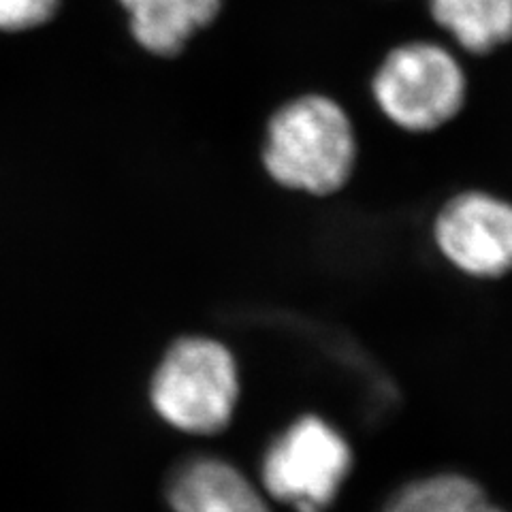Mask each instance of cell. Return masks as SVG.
<instances>
[{
    "label": "cell",
    "mask_w": 512,
    "mask_h": 512,
    "mask_svg": "<svg viewBox=\"0 0 512 512\" xmlns=\"http://www.w3.org/2000/svg\"><path fill=\"white\" fill-rule=\"evenodd\" d=\"M350 468L352 451L340 431L318 416H303L265 453L263 487L297 512H325Z\"/></svg>",
    "instance_id": "4"
},
{
    "label": "cell",
    "mask_w": 512,
    "mask_h": 512,
    "mask_svg": "<svg viewBox=\"0 0 512 512\" xmlns=\"http://www.w3.org/2000/svg\"><path fill=\"white\" fill-rule=\"evenodd\" d=\"M239 399V372L229 348L210 338L173 344L152 380V404L186 434H216L229 425Z\"/></svg>",
    "instance_id": "2"
},
{
    "label": "cell",
    "mask_w": 512,
    "mask_h": 512,
    "mask_svg": "<svg viewBox=\"0 0 512 512\" xmlns=\"http://www.w3.org/2000/svg\"><path fill=\"white\" fill-rule=\"evenodd\" d=\"M384 512H504L493 506L476 483L463 476L442 474L404 487Z\"/></svg>",
    "instance_id": "8"
},
{
    "label": "cell",
    "mask_w": 512,
    "mask_h": 512,
    "mask_svg": "<svg viewBox=\"0 0 512 512\" xmlns=\"http://www.w3.org/2000/svg\"><path fill=\"white\" fill-rule=\"evenodd\" d=\"M434 20L472 54L512 41V0H429Z\"/></svg>",
    "instance_id": "7"
},
{
    "label": "cell",
    "mask_w": 512,
    "mask_h": 512,
    "mask_svg": "<svg viewBox=\"0 0 512 512\" xmlns=\"http://www.w3.org/2000/svg\"><path fill=\"white\" fill-rule=\"evenodd\" d=\"M376 103L393 124L427 133L451 122L466 101V75L453 54L436 43L393 50L374 77Z\"/></svg>",
    "instance_id": "3"
},
{
    "label": "cell",
    "mask_w": 512,
    "mask_h": 512,
    "mask_svg": "<svg viewBox=\"0 0 512 512\" xmlns=\"http://www.w3.org/2000/svg\"><path fill=\"white\" fill-rule=\"evenodd\" d=\"M122 5L131 13L135 39L158 56L180 54L220 13V0H122Z\"/></svg>",
    "instance_id": "6"
},
{
    "label": "cell",
    "mask_w": 512,
    "mask_h": 512,
    "mask_svg": "<svg viewBox=\"0 0 512 512\" xmlns=\"http://www.w3.org/2000/svg\"><path fill=\"white\" fill-rule=\"evenodd\" d=\"M58 0H0V30H20L45 22Z\"/></svg>",
    "instance_id": "9"
},
{
    "label": "cell",
    "mask_w": 512,
    "mask_h": 512,
    "mask_svg": "<svg viewBox=\"0 0 512 512\" xmlns=\"http://www.w3.org/2000/svg\"><path fill=\"white\" fill-rule=\"evenodd\" d=\"M201 512H271L259 489L237 491L227 498L203 508Z\"/></svg>",
    "instance_id": "10"
},
{
    "label": "cell",
    "mask_w": 512,
    "mask_h": 512,
    "mask_svg": "<svg viewBox=\"0 0 512 512\" xmlns=\"http://www.w3.org/2000/svg\"><path fill=\"white\" fill-rule=\"evenodd\" d=\"M440 252L474 278L512 271V203L470 190L448 201L434 224Z\"/></svg>",
    "instance_id": "5"
},
{
    "label": "cell",
    "mask_w": 512,
    "mask_h": 512,
    "mask_svg": "<svg viewBox=\"0 0 512 512\" xmlns=\"http://www.w3.org/2000/svg\"><path fill=\"white\" fill-rule=\"evenodd\" d=\"M355 163V128L327 96H299L269 120L263 165L280 186L327 197L346 186Z\"/></svg>",
    "instance_id": "1"
}]
</instances>
